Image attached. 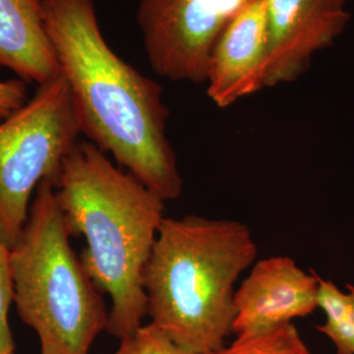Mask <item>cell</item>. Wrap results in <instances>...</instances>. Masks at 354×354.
<instances>
[{
    "instance_id": "cell-1",
    "label": "cell",
    "mask_w": 354,
    "mask_h": 354,
    "mask_svg": "<svg viewBox=\"0 0 354 354\" xmlns=\"http://www.w3.org/2000/svg\"><path fill=\"white\" fill-rule=\"evenodd\" d=\"M44 20L80 133L165 203L180 198L162 87L111 48L95 0H45Z\"/></svg>"
},
{
    "instance_id": "cell-2",
    "label": "cell",
    "mask_w": 354,
    "mask_h": 354,
    "mask_svg": "<svg viewBox=\"0 0 354 354\" xmlns=\"http://www.w3.org/2000/svg\"><path fill=\"white\" fill-rule=\"evenodd\" d=\"M54 192L70 235L86 239L80 261L109 295L106 330L121 340L147 317L143 277L165 201L89 140H79L64 158Z\"/></svg>"
},
{
    "instance_id": "cell-3",
    "label": "cell",
    "mask_w": 354,
    "mask_h": 354,
    "mask_svg": "<svg viewBox=\"0 0 354 354\" xmlns=\"http://www.w3.org/2000/svg\"><path fill=\"white\" fill-rule=\"evenodd\" d=\"M256 256L241 222L165 218L143 277L150 323L194 353L219 351L232 333L236 282Z\"/></svg>"
},
{
    "instance_id": "cell-4",
    "label": "cell",
    "mask_w": 354,
    "mask_h": 354,
    "mask_svg": "<svg viewBox=\"0 0 354 354\" xmlns=\"http://www.w3.org/2000/svg\"><path fill=\"white\" fill-rule=\"evenodd\" d=\"M54 180L36 190L20 239L11 248L20 319L33 329L39 354H89L108 328L109 311L70 244Z\"/></svg>"
},
{
    "instance_id": "cell-5",
    "label": "cell",
    "mask_w": 354,
    "mask_h": 354,
    "mask_svg": "<svg viewBox=\"0 0 354 354\" xmlns=\"http://www.w3.org/2000/svg\"><path fill=\"white\" fill-rule=\"evenodd\" d=\"M80 127L70 89L59 75L0 121V241L8 247L26 227L35 190L55 180L79 142Z\"/></svg>"
},
{
    "instance_id": "cell-6",
    "label": "cell",
    "mask_w": 354,
    "mask_h": 354,
    "mask_svg": "<svg viewBox=\"0 0 354 354\" xmlns=\"http://www.w3.org/2000/svg\"><path fill=\"white\" fill-rule=\"evenodd\" d=\"M250 0H140L137 23L152 70L175 82L206 83L216 38Z\"/></svg>"
},
{
    "instance_id": "cell-7",
    "label": "cell",
    "mask_w": 354,
    "mask_h": 354,
    "mask_svg": "<svg viewBox=\"0 0 354 354\" xmlns=\"http://www.w3.org/2000/svg\"><path fill=\"white\" fill-rule=\"evenodd\" d=\"M269 28L268 88L297 80L314 54L333 44L349 23L346 0H266Z\"/></svg>"
},
{
    "instance_id": "cell-8",
    "label": "cell",
    "mask_w": 354,
    "mask_h": 354,
    "mask_svg": "<svg viewBox=\"0 0 354 354\" xmlns=\"http://www.w3.org/2000/svg\"><path fill=\"white\" fill-rule=\"evenodd\" d=\"M319 277L288 256L257 261L235 291L232 333H263L311 315L319 308Z\"/></svg>"
},
{
    "instance_id": "cell-9",
    "label": "cell",
    "mask_w": 354,
    "mask_h": 354,
    "mask_svg": "<svg viewBox=\"0 0 354 354\" xmlns=\"http://www.w3.org/2000/svg\"><path fill=\"white\" fill-rule=\"evenodd\" d=\"M269 62L266 0H250L216 38L207 67V96L227 108L268 88Z\"/></svg>"
},
{
    "instance_id": "cell-10",
    "label": "cell",
    "mask_w": 354,
    "mask_h": 354,
    "mask_svg": "<svg viewBox=\"0 0 354 354\" xmlns=\"http://www.w3.org/2000/svg\"><path fill=\"white\" fill-rule=\"evenodd\" d=\"M45 0H0V67L26 84L61 74L44 20Z\"/></svg>"
},
{
    "instance_id": "cell-11",
    "label": "cell",
    "mask_w": 354,
    "mask_h": 354,
    "mask_svg": "<svg viewBox=\"0 0 354 354\" xmlns=\"http://www.w3.org/2000/svg\"><path fill=\"white\" fill-rule=\"evenodd\" d=\"M317 304L326 315L317 330L328 337L336 354H354V285L344 291L332 281L319 277Z\"/></svg>"
},
{
    "instance_id": "cell-12",
    "label": "cell",
    "mask_w": 354,
    "mask_h": 354,
    "mask_svg": "<svg viewBox=\"0 0 354 354\" xmlns=\"http://www.w3.org/2000/svg\"><path fill=\"white\" fill-rule=\"evenodd\" d=\"M213 354H313L297 327L289 323L263 333L236 336Z\"/></svg>"
},
{
    "instance_id": "cell-13",
    "label": "cell",
    "mask_w": 354,
    "mask_h": 354,
    "mask_svg": "<svg viewBox=\"0 0 354 354\" xmlns=\"http://www.w3.org/2000/svg\"><path fill=\"white\" fill-rule=\"evenodd\" d=\"M113 354H197L172 342L165 333L152 326L143 324L134 333L120 340Z\"/></svg>"
},
{
    "instance_id": "cell-14",
    "label": "cell",
    "mask_w": 354,
    "mask_h": 354,
    "mask_svg": "<svg viewBox=\"0 0 354 354\" xmlns=\"http://www.w3.org/2000/svg\"><path fill=\"white\" fill-rule=\"evenodd\" d=\"M13 295L11 247L0 241V354H15V342L8 319Z\"/></svg>"
},
{
    "instance_id": "cell-15",
    "label": "cell",
    "mask_w": 354,
    "mask_h": 354,
    "mask_svg": "<svg viewBox=\"0 0 354 354\" xmlns=\"http://www.w3.org/2000/svg\"><path fill=\"white\" fill-rule=\"evenodd\" d=\"M26 83L20 79H0V121L20 109L28 102Z\"/></svg>"
}]
</instances>
